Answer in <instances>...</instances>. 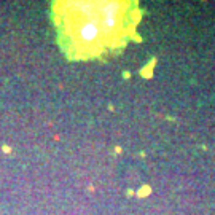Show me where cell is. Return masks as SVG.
Listing matches in <instances>:
<instances>
[{"label": "cell", "instance_id": "cell-1", "mask_svg": "<svg viewBox=\"0 0 215 215\" xmlns=\"http://www.w3.org/2000/svg\"><path fill=\"white\" fill-rule=\"evenodd\" d=\"M137 16L129 3H67L57 23L75 56H96L124 43Z\"/></svg>", "mask_w": 215, "mask_h": 215}]
</instances>
